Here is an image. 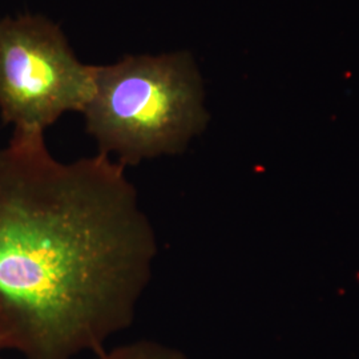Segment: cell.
Wrapping results in <instances>:
<instances>
[{
	"label": "cell",
	"mask_w": 359,
	"mask_h": 359,
	"mask_svg": "<svg viewBox=\"0 0 359 359\" xmlns=\"http://www.w3.org/2000/svg\"><path fill=\"white\" fill-rule=\"evenodd\" d=\"M157 255L124 165L59 161L43 133L0 148V353L102 354L135 322Z\"/></svg>",
	"instance_id": "6da1fadb"
},
{
	"label": "cell",
	"mask_w": 359,
	"mask_h": 359,
	"mask_svg": "<svg viewBox=\"0 0 359 359\" xmlns=\"http://www.w3.org/2000/svg\"><path fill=\"white\" fill-rule=\"evenodd\" d=\"M81 114L99 154H114L124 167L184 152L209 118L203 80L188 52L95 65Z\"/></svg>",
	"instance_id": "7a4b0ae2"
},
{
	"label": "cell",
	"mask_w": 359,
	"mask_h": 359,
	"mask_svg": "<svg viewBox=\"0 0 359 359\" xmlns=\"http://www.w3.org/2000/svg\"><path fill=\"white\" fill-rule=\"evenodd\" d=\"M60 27L40 15L0 20V116L13 133L35 135L67 112H83L93 90Z\"/></svg>",
	"instance_id": "3957f363"
},
{
	"label": "cell",
	"mask_w": 359,
	"mask_h": 359,
	"mask_svg": "<svg viewBox=\"0 0 359 359\" xmlns=\"http://www.w3.org/2000/svg\"><path fill=\"white\" fill-rule=\"evenodd\" d=\"M99 359H188L184 353L165 344L140 339L104 350Z\"/></svg>",
	"instance_id": "277c9868"
},
{
	"label": "cell",
	"mask_w": 359,
	"mask_h": 359,
	"mask_svg": "<svg viewBox=\"0 0 359 359\" xmlns=\"http://www.w3.org/2000/svg\"><path fill=\"white\" fill-rule=\"evenodd\" d=\"M0 359H6V358H3V357H1V353H0Z\"/></svg>",
	"instance_id": "5b68a950"
}]
</instances>
